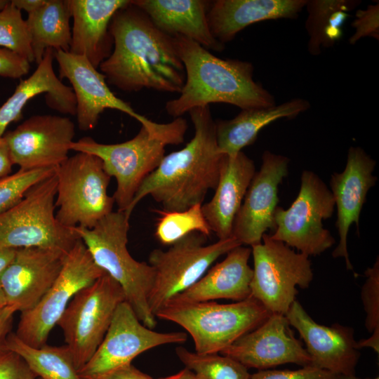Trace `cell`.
I'll return each instance as SVG.
<instances>
[{
  "label": "cell",
  "instance_id": "obj_25",
  "mask_svg": "<svg viewBox=\"0 0 379 379\" xmlns=\"http://www.w3.org/2000/svg\"><path fill=\"white\" fill-rule=\"evenodd\" d=\"M53 59L54 50L46 49L34 72L19 83L12 95L0 107V138L8 125L22 119L27 102L41 93H46V103L50 108L63 114L76 115L74 91L55 74Z\"/></svg>",
  "mask_w": 379,
  "mask_h": 379
},
{
  "label": "cell",
  "instance_id": "obj_2",
  "mask_svg": "<svg viewBox=\"0 0 379 379\" xmlns=\"http://www.w3.org/2000/svg\"><path fill=\"white\" fill-rule=\"evenodd\" d=\"M189 113L193 138L182 149L165 155L143 180L124 211L129 218L147 196L161 204L164 211L180 212L202 204L208 192L215 190L224 156L217 144L215 121L208 105L195 107Z\"/></svg>",
  "mask_w": 379,
  "mask_h": 379
},
{
  "label": "cell",
  "instance_id": "obj_29",
  "mask_svg": "<svg viewBox=\"0 0 379 379\" xmlns=\"http://www.w3.org/2000/svg\"><path fill=\"white\" fill-rule=\"evenodd\" d=\"M68 0H46L26 21L34 62L39 64L46 49L69 52L72 40Z\"/></svg>",
  "mask_w": 379,
  "mask_h": 379
},
{
  "label": "cell",
  "instance_id": "obj_35",
  "mask_svg": "<svg viewBox=\"0 0 379 379\" xmlns=\"http://www.w3.org/2000/svg\"><path fill=\"white\" fill-rule=\"evenodd\" d=\"M366 280L361 291V298L366 312L365 327L371 336L357 341L359 349L371 347L379 352V261L365 271Z\"/></svg>",
  "mask_w": 379,
  "mask_h": 379
},
{
  "label": "cell",
  "instance_id": "obj_37",
  "mask_svg": "<svg viewBox=\"0 0 379 379\" xmlns=\"http://www.w3.org/2000/svg\"><path fill=\"white\" fill-rule=\"evenodd\" d=\"M250 379H378L360 378L334 373L312 366L297 370H260L251 375Z\"/></svg>",
  "mask_w": 379,
  "mask_h": 379
},
{
  "label": "cell",
  "instance_id": "obj_24",
  "mask_svg": "<svg viewBox=\"0 0 379 379\" xmlns=\"http://www.w3.org/2000/svg\"><path fill=\"white\" fill-rule=\"evenodd\" d=\"M307 0H216L210 1L207 20L214 38L225 44L255 22L295 19Z\"/></svg>",
  "mask_w": 379,
  "mask_h": 379
},
{
  "label": "cell",
  "instance_id": "obj_10",
  "mask_svg": "<svg viewBox=\"0 0 379 379\" xmlns=\"http://www.w3.org/2000/svg\"><path fill=\"white\" fill-rule=\"evenodd\" d=\"M126 300L121 286L104 274L75 294L57 323L79 371L102 343L118 305Z\"/></svg>",
  "mask_w": 379,
  "mask_h": 379
},
{
  "label": "cell",
  "instance_id": "obj_33",
  "mask_svg": "<svg viewBox=\"0 0 379 379\" xmlns=\"http://www.w3.org/2000/svg\"><path fill=\"white\" fill-rule=\"evenodd\" d=\"M202 204L194 205L180 212L159 211L155 236L164 245H172L192 232L210 236L211 230L201 210Z\"/></svg>",
  "mask_w": 379,
  "mask_h": 379
},
{
  "label": "cell",
  "instance_id": "obj_18",
  "mask_svg": "<svg viewBox=\"0 0 379 379\" xmlns=\"http://www.w3.org/2000/svg\"><path fill=\"white\" fill-rule=\"evenodd\" d=\"M222 354L246 368L267 370L285 364L311 365V359L301 343L293 335L285 315L271 314L257 328L227 347Z\"/></svg>",
  "mask_w": 379,
  "mask_h": 379
},
{
  "label": "cell",
  "instance_id": "obj_20",
  "mask_svg": "<svg viewBox=\"0 0 379 379\" xmlns=\"http://www.w3.org/2000/svg\"><path fill=\"white\" fill-rule=\"evenodd\" d=\"M67 253L39 247L17 249L14 259L0 274L7 305L21 313L33 308L57 279Z\"/></svg>",
  "mask_w": 379,
  "mask_h": 379
},
{
  "label": "cell",
  "instance_id": "obj_15",
  "mask_svg": "<svg viewBox=\"0 0 379 379\" xmlns=\"http://www.w3.org/2000/svg\"><path fill=\"white\" fill-rule=\"evenodd\" d=\"M184 332L160 333L145 326L129 303L121 302L110 326L90 360L78 371L81 379H103L131 364L144 352L166 344L186 342Z\"/></svg>",
  "mask_w": 379,
  "mask_h": 379
},
{
  "label": "cell",
  "instance_id": "obj_45",
  "mask_svg": "<svg viewBox=\"0 0 379 379\" xmlns=\"http://www.w3.org/2000/svg\"><path fill=\"white\" fill-rule=\"evenodd\" d=\"M17 249L0 246V274L14 259Z\"/></svg>",
  "mask_w": 379,
  "mask_h": 379
},
{
  "label": "cell",
  "instance_id": "obj_21",
  "mask_svg": "<svg viewBox=\"0 0 379 379\" xmlns=\"http://www.w3.org/2000/svg\"><path fill=\"white\" fill-rule=\"evenodd\" d=\"M376 162L359 147L348 149L345 168L341 173H333L330 180L331 192L337 207L335 226L340 241L333 250V258H343L347 270L353 267L347 251L350 227L355 223L359 232L360 213L368 190L375 185L373 175Z\"/></svg>",
  "mask_w": 379,
  "mask_h": 379
},
{
  "label": "cell",
  "instance_id": "obj_34",
  "mask_svg": "<svg viewBox=\"0 0 379 379\" xmlns=\"http://www.w3.org/2000/svg\"><path fill=\"white\" fill-rule=\"evenodd\" d=\"M0 47L34 62L30 36L21 11L8 1L0 10Z\"/></svg>",
  "mask_w": 379,
  "mask_h": 379
},
{
  "label": "cell",
  "instance_id": "obj_23",
  "mask_svg": "<svg viewBox=\"0 0 379 379\" xmlns=\"http://www.w3.org/2000/svg\"><path fill=\"white\" fill-rule=\"evenodd\" d=\"M255 173L253 161L242 151L234 156L224 154L215 194L201 205L204 216L218 239L232 237L234 218Z\"/></svg>",
  "mask_w": 379,
  "mask_h": 379
},
{
  "label": "cell",
  "instance_id": "obj_6",
  "mask_svg": "<svg viewBox=\"0 0 379 379\" xmlns=\"http://www.w3.org/2000/svg\"><path fill=\"white\" fill-rule=\"evenodd\" d=\"M55 172L32 186L15 205L0 213V246L55 248L67 253L80 239L55 218Z\"/></svg>",
  "mask_w": 379,
  "mask_h": 379
},
{
  "label": "cell",
  "instance_id": "obj_1",
  "mask_svg": "<svg viewBox=\"0 0 379 379\" xmlns=\"http://www.w3.org/2000/svg\"><path fill=\"white\" fill-rule=\"evenodd\" d=\"M109 32L113 49L99 66L109 84L128 93L145 88L180 93L185 70L173 36L157 27L131 1L115 13Z\"/></svg>",
  "mask_w": 379,
  "mask_h": 379
},
{
  "label": "cell",
  "instance_id": "obj_8",
  "mask_svg": "<svg viewBox=\"0 0 379 379\" xmlns=\"http://www.w3.org/2000/svg\"><path fill=\"white\" fill-rule=\"evenodd\" d=\"M56 220L62 226L91 229L112 212L114 200L107 193L111 177L96 156L77 152L55 167Z\"/></svg>",
  "mask_w": 379,
  "mask_h": 379
},
{
  "label": "cell",
  "instance_id": "obj_26",
  "mask_svg": "<svg viewBox=\"0 0 379 379\" xmlns=\"http://www.w3.org/2000/svg\"><path fill=\"white\" fill-rule=\"evenodd\" d=\"M131 2L166 34L188 38L207 50H224L225 44L214 38L208 26L209 1L133 0Z\"/></svg>",
  "mask_w": 379,
  "mask_h": 379
},
{
  "label": "cell",
  "instance_id": "obj_46",
  "mask_svg": "<svg viewBox=\"0 0 379 379\" xmlns=\"http://www.w3.org/2000/svg\"><path fill=\"white\" fill-rule=\"evenodd\" d=\"M159 379H199L196 374L187 368L171 376Z\"/></svg>",
  "mask_w": 379,
  "mask_h": 379
},
{
  "label": "cell",
  "instance_id": "obj_17",
  "mask_svg": "<svg viewBox=\"0 0 379 379\" xmlns=\"http://www.w3.org/2000/svg\"><path fill=\"white\" fill-rule=\"evenodd\" d=\"M289 161L268 150L262 154L260 169L255 172L233 222L232 237L241 245L260 244L267 230H275L278 186L288 175Z\"/></svg>",
  "mask_w": 379,
  "mask_h": 379
},
{
  "label": "cell",
  "instance_id": "obj_3",
  "mask_svg": "<svg viewBox=\"0 0 379 379\" xmlns=\"http://www.w3.org/2000/svg\"><path fill=\"white\" fill-rule=\"evenodd\" d=\"M173 38L185 67V81L180 95L166 104V111L171 117H181L195 107L216 102L241 109L276 105L274 96L253 79L252 63L220 58L188 38Z\"/></svg>",
  "mask_w": 379,
  "mask_h": 379
},
{
  "label": "cell",
  "instance_id": "obj_32",
  "mask_svg": "<svg viewBox=\"0 0 379 379\" xmlns=\"http://www.w3.org/2000/svg\"><path fill=\"white\" fill-rule=\"evenodd\" d=\"M175 353L186 368L199 379H250L248 368L218 353L201 354L179 347Z\"/></svg>",
  "mask_w": 379,
  "mask_h": 379
},
{
  "label": "cell",
  "instance_id": "obj_9",
  "mask_svg": "<svg viewBox=\"0 0 379 379\" xmlns=\"http://www.w3.org/2000/svg\"><path fill=\"white\" fill-rule=\"evenodd\" d=\"M207 237L192 232L166 251L156 248L149 255L154 280L149 294L151 312L155 313L170 300L194 284L220 256L241 244L233 237L206 245Z\"/></svg>",
  "mask_w": 379,
  "mask_h": 379
},
{
  "label": "cell",
  "instance_id": "obj_44",
  "mask_svg": "<svg viewBox=\"0 0 379 379\" xmlns=\"http://www.w3.org/2000/svg\"><path fill=\"white\" fill-rule=\"evenodd\" d=\"M46 0H12L11 2L20 11L32 13L41 6Z\"/></svg>",
  "mask_w": 379,
  "mask_h": 379
},
{
  "label": "cell",
  "instance_id": "obj_48",
  "mask_svg": "<svg viewBox=\"0 0 379 379\" xmlns=\"http://www.w3.org/2000/svg\"><path fill=\"white\" fill-rule=\"evenodd\" d=\"M8 2V1L6 0H0V10H1Z\"/></svg>",
  "mask_w": 379,
  "mask_h": 379
},
{
  "label": "cell",
  "instance_id": "obj_13",
  "mask_svg": "<svg viewBox=\"0 0 379 379\" xmlns=\"http://www.w3.org/2000/svg\"><path fill=\"white\" fill-rule=\"evenodd\" d=\"M105 273L79 239L66 254L51 288L33 308L21 313L15 335L33 347L46 345L51 331L75 294Z\"/></svg>",
  "mask_w": 379,
  "mask_h": 379
},
{
  "label": "cell",
  "instance_id": "obj_30",
  "mask_svg": "<svg viewBox=\"0 0 379 379\" xmlns=\"http://www.w3.org/2000/svg\"><path fill=\"white\" fill-rule=\"evenodd\" d=\"M360 4L358 0H307L305 28L309 53L318 55L322 48L332 46L342 35L341 27L348 16L347 13Z\"/></svg>",
  "mask_w": 379,
  "mask_h": 379
},
{
  "label": "cell",
  "instance_id": "obj_7",
  "mask_svg": "<svg viewBox=\"0 0 379 379\" xmlns=\"http://www.w3.org/2000/svg\"><path fill=\"white\" fill-rule=\"evenodd\" d=\"M54 58L58 65L60 78L68 79L72 84L77 102L75 116L80 130L95 128L101 114L106 109H112L135 119L166 145H175L180 140L182 125L178 119L158 124L137 113L128 102L111 91L105 75L85 56L59 50L54 51Z\"/></svg>",
  "mask_w": 379,
  "mask_h": 379
},
{
  "label": "cell",
  "instance_id": "obj_39",
  "mask_svg": "<svg viewBox=\"0 0 379 379\" xmlns=\"http://www.w3.org/2000/svg\"><path fill=\"white\" fill-rule=\"evenodd\" d=\"M25 360L17 353L0 348V379H36Z\"/></svg>",
  "mask_w": 379,
  "mask_h": 379
},
{
  "label": "cell",
  "instance_id": "obj_27",
  "mask_svg": "<svg viewBox=\"0 0 379 379\" xmlns=\"http://www.w3.org/2000/svg\"><path fill=\"white\" fill-rule=\"evenodd\" d=\"M251 255V248L243 245L235 247L194 284L170 300L206 302L227 299L238 302L247 299L251 296L253 277V269L248 265Z\"/></svg>",
  "mask_w": 379,
  "mask_h": 379
},
{
  "label": "cell",
  "instance_id": "obj_47",
  "mask_svg": "<svg viewBox=\"0 0 379 379\" xmlns=\"http://www.w3.org/2000/svg\"><path fill=\"white\" fill-rule=\"evenodd\" d=\"M7 305L5 294L0 284V308Z\"/></svg>",
  "mask_w": 379,
  "mask_h": 379
},
{
  "label": "cell",
  "instance_id": "obj_40",
  "mask_svg": "<svg viewBox=\"0 0 379 379\" xmlns=\"http://www.w3.org/2000/svg\"><path fill=\"white\" fill-rule=\"evenodd\" d=\"M30 62L16 53L0 47V77L19 79L27 75Z\"/></svg>",
  "mask_w": 379,
  "mask_h": 379
},
{
  "label": "cell",
  "instance_id": "obj_11",
  "mask_svg": "<svg viewBox=\"0 0 379 379\" xmlns=\"http://www.w3.org/2000/svg\"><path fill=\"white\" fill-rule=\"evenodd\" d=\"M251 296L270 314L285 315L295 300L296 286L307 288L313 279L309 256L265 233L260 244L251 246Z\"/></svg>",
  "mask_w": 379,
  "mask_h": 379
},
{
  "label": "cell",
  "instance_id": "obj_31",
  "mask_svg": "<svg viewBox=\"0 0 379 379\" xmlns=\"http://www.w3.org/2000/svg\"><path fill=\"white\" fill-rule=\"evenodd\" d=\"M2 347L20 355L40 379H81L66 345L33 347L11 333Z\"/></svg>",
  "mask_w": 379,
  "mask_h": 379
},
{
  "label": "cell",
  "instance_id": "obj_22",
  "mask_svg": "<svg viewBox=\"0 0 379 379\" xmlns=\"http://www.w3.org/2000/svg\"><path fill=\"white\" fill-rule=\"evenodd\" d=\"M129 0H68L73 20L69 53L85 56L96 69L111 54L113 39L109 32L115 13Z\"/></svg>",
  "mask_w": 379,
  "mask_h": 379
},
{
  "label": "cell",
  "instance_id": "obj_41",
  "mask_svg": "<svg viewBox=\"0 0 379 379\" xmlns=\"http://www.w3.org/2000/svg\"><path fill=\"white\" fill-rule=\"evenodd\" d=\"M15 312V309L8 305L0 308V348L3 347L6 338L11 333L13 318Z\"/></svg>",
  "mask_w": 379,
  "mask_h": 379
},
{
  "label": "cell",
  "instance_id": "obj_12",
  "mask_svg": "<svg viewBox=\"0 0 379 379\" xmlns=\"http://www.w3.org/2000/svg\"><path fill=\"white\" fill-rule=\"evenodd\" d=\"M334 208L333 194L323 180L314 172L304 171L295 201L287 209L277 207L276 228L270 237L307 256L319 255L335 242L322 225L323 220L332 216Z\"/></svg>",
  "mask_w": 379,
  "mask_h": 379
},
{
  "label": "cell",
  "instance_id": "obj_5",
  "mask_svg": "<svg viewBox=\"0 0 379 379\" xmlns=\"http://www.w3.org/2000/svg\"><path fill=\"white\" fill-rule=\"evenodd\" d=\"M270 314L259 301L250 296L229 304L170 300L155 317L182 327L191 335L195 352L206 354L221 353Z\"/></svg>",
  "mask_w": 379,
  "mask_h": 379
},
{
  "label": "cell",
  "instance_id": "obj_4",
  "mask_svg": "<svg viewBox=\"0 0 379 379\" xmlns=\"http://www.w3.org/2000/svg\"><path fill=\"white\" fill-rule=\"evenodd\" d=\"M129 218L124 211H112L92 228L73 227L95 262L122 288L126 300L139 320L154 329L157 318L148 298L154 280L153 267L135 260L127 248Z\"/></svg>",
  "mask_w": 379,
  "mask_h": 379
},
{
  "label": "cell",
  "instance_id": "obj_43",
  "mask_svg": "<svg viewBox=\"0 0 379 379\" xmlns=\"http://www.w3.org/2000/svg\"><path fill=\"white\" fill-rule=\"evenodd\" d=\"M13 163L3 137L0 138V180L11 175Z\"/></svg>",
  "mask_w": 379,
  "mask_h": 379
},
{
  "label": "cell",
  "instance_id": "obj_42",
  "mask_svg": "<svg viewBox=\"0 0 379 379\" xmlns=\"http://www.w3.org/2000/svg\"><path fill=\"white\" fill-rule=\"evenodd\" d=\"M103 379H154L132 364L120 368Z\"/></svg>",
  "mask_w": 379,
  "mask_h": 379
},
{
  "label": "cell",
  "instance_id": "obj_38",
  "mask_svg": "<svg viewBox=\"0 0 379 379\" xmlns=\"http://www.w3.org/2000/svg\"><path fill=\"white\" fill-rule=\"evenodd\" d=\"M352 27L355 32L349 39L350 44H355L364 37H373L379 40V3L370 4L366 9H359Z\"/></svg>",
  "mask_w": 379,
  "mask_h": 379
},
{
  "label": "cell",
  "instance_id": "obj_36",
  "mask_svg": "<svg viewBox=\"0 0 379 379\" xmlns=\"http://www.w3.org/2000/svg\"><path fill=\"white\" fill-rule=\"evenodd\" d=\"M55 168L19 169L0 180V213L18 203L34 185L52 175Z\"/></svg>",
  "mask_w": 379,
  "mask_h": 379
},
{
  "label": "cell",
  "instance_id": "obj_19",
  "mask_svg": "<svg viewBox=\"0 0 379 379\" xmlns=\"http://www.w3.org/2000/svg\"><path fill=\"white\" fill-rule=\"evenodd\" d=\"M285 316L304 340L311 359L310 366L345 376H356L360 352L352 327L339 324H319L296 300Z\"/></svg>",
  "mask_w": 379,
  "mask_h": 379
},
{
  "label": "cell",
  "instance_id": "obj_28",
  "mask_svg": "<svg viewBox=\"0 0 379 379\" xmlns=\"http://www.w3.org/2000/svg\"><path fill=\"white\" fill-rule=\"evenodd\" d=\"M310 102L303 98H293L279 105L241 109L234 118L215 121L218 149L222 154L234 156L254 143L259 131L281 118L292 119L309 109Z\"/></svg>",
  "mask_w": 379,
  "mask_h": 379
},
{
  "label": "cell",
  "instance_id": "obj_14",
  "mask_svg": "<svg viewBox=\"0 0 379 379\" xmlns=\"http://www.w3.org/2000/svg\"><path fill=\"white\" fill-rule=\"evenodd\" d=\"M166 143L141 126L139 132L129 140L103 144L91 137L74 141L71 150L98 157L106 173L117 181L113 198L118 211H125L143 180L160 164L165 156Z\"/></svg>",
  "mask_w": 379,
  "mask_h": 379
},
{
  "label": "cell",
  "instance_id": "obj_16",
  "mask_svg": "<svg viewBox=\"0 0 379 379\" xmlns=\"http://www.w3.org/2000/svg\"><path fill=\"white\" fill-rule=\"evenodd\" d=\"M75 125L67 117L34 115L2 136L13 164L28 171L55 168L68 158Z\"/></svg>",
  "mask_w": 379,
  "mask_h": 379
}]
</instances>
